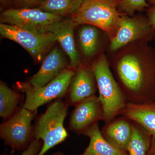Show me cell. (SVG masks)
I'll use <instances>...</instances> for the list:
<instances>
[{"mask_svg":"<svg viewBox=\"0 0 155 155\" xmlns=\"http://www.w3.org/2000/svg\"><path fill=\"white\" fill-rule=\"evenodd\" d=\"M150 6L155 5V0H147Z\"/></svg>","mask_w":155,"mask_h":155,"instance_id":"26","label":"cell"},{"mask_svg":"<svg viewBox=\"0 0 155 155\" xmlns=\"http://www.w3.org/2000/svg\"><path fill=\"white\" fill-rule=\"evenodd\" d=\"M152 140L147 131L132 121V135L127 149L128 155H147Z\"/></svg>","mask_w":155,"mask_h":155,"instance_id":"17","label":"cell"},{"mask_svg":"<svg viewBox=\"0 0 155 155\" xmlns=\"http://www.w3.org/2000/svg\"><path fill=\"white\" fill-rule=\"evenodd\" d=\"M121 115L140 125L155 139V102H128Z\"/></svg>","mask_w":155,"mask_h":155,"instance_id":"15","label":"cell"},{"mask_svg":"<svg viewBox=\"0 0 155 155\" xmlns=\"http://www.w3.org/2000/svg\"><path fill=\"white\" fill-rule=\"evenodd\" d=\"M43 142L41 140L34 138L21 155H37L40 151Z\"/></svg>","mask_w":155,"mask_h":155,"instance_id":"22","label":"cell"},{"mask_svg":"<svg viewBox=\"0 0 155 155\" xmlns=\"http://www.w3.org/2000/svg\"><path fill=\"white\" fill-rule=\"evenodd\" d=\"M138 41L113 53L110 66L128 101H155V50Z\"/></svg>","mask_w":155,"mask_h":155,"instance_id":"1","label":"cell"},{"mask_svg":"<svg viewBox=\"0 0 155 155\" xmlns=\"http://www.w3.org/2000/svg\"><path fill=\"white\" fill-rule=\"evenodd\" d=\"M82 134L89 138V144L81 154L74 155H129L127 151L111 144L104 137L98 122L89 127Z\"/></svg>","mask_w":155,"mask_h":155,"instance_id":"16","label":"cell"},{"mask_svg":"<svg viewBox=\"0 0 155 155\" xmlns=\"http://www.w3.org/2000/svg\"><path fill=\"white\" fill-rule=\"evenodd\" d=\"M33 111L22 108L8 121L1 124L0 136L5 143L18 150L27 148L31 139Z\"/></svg>","mask_w":155,"mask_h":155,"instance_id":"8","label":"cell"},{"mask_svg":"<svg viewBox=\"0 0 155 155\" xmlns=\"http://www.w3.org/2000/svg\"><path fill=\"white\" fill-rule=\"evenodd\" d=\"M45 0H17L19 4L28 8V7L34 6H40Z\"/></svg>","mask_w":155,"mask_h":155,"instance_id":"24","label":"cell"},{"mask_svg":"<svg viewBox=\"0 0 155 155\" xmlns=\"http://www.w3.org/2000/svg\"><path fill=\"white\" fill-rule=\"evenodd\" d=\"M155 38V30L147 16L139 14L129 17L123 14L116 36L110 41V51H116L126 45L138 41L149 42Z\"/></svg>","mask_w":155,"mask_h":155,"instance_id":"7","label":"cell"},{"mask_svg":"<svg viewBox=\"0 0 155 155\" xmlns=\"http://www.w3.org/2000/svg\"><path fill=\"white\" fill-rule=\"evenodd\" d=\"M101 132L111 144L127 151L132 135V121L126 116L121 115L105 123Z\"/></svg>","mask_w":155,"mask_h":155,"instance_id":"14","label":"cell"},{"mask_svg":"<svg viewBox=\"0 0 155 155\" xmlns=\"http://www.w3.org/2000/svg\"><path fill=\"white\" fill-rule=\"evenodd\" d=\"M147 17L150 24L155 30V5L150 6L146 9Z\"/></svg>","mask_w":155,"mask_h":155,"instance_id":"23","label":"cell"},{"mask_svg":"<svg viewBox=\"0 0 155 155\" xmlns=\"http://www.w3.org/2000/svg\"><path fill=\"white\" fill-rule=\"evenodd\" d=\"M0 1H1V3H2L3 4L7 5L10 2L11 0H0Z\"/></svg>","mask_w":155,"mask_h":155,"instance_id":"27","label":"cell"},{"mask_svg":"<svg viewBox=\"0 0 155 155\" xmlns=\"http://www.w3.org/2000/svg\"><path fill=\"white\" fill-rule=\"evenodd\" d=\"M78 25L71 18L63 19L50 25L46 32L54 35L70 60V67L75 70L81 63L80 55L75 47L74 30Z\"/></svg>","mask_w":155,"mask_h":155,"instance_id":"12","label":"cell"},{"mask_svg":"<svg viewBox=\"0 0 155 155\" xmlns=\"http://www.w3.org/2000/svg\"><path fill=\"white\" fill-rule=\"evenodd\" d=\"M147 155H155V139L153 138L151 145Z\"/></svg>","mask_w":155,"mask_h":155,"instance_id":"25","label":"cell"},{"mask_svg":"<svg viewBox=\"0 0 155 155\" xmlns=\"http://www.w3.org/2000/svg\"><path fill=\"white\" fill-rule=\"evenodd\" d=\"M0 34L4 38L16 42L33 58L40 59L47 50L57 40L50 32L38 33L8 24H0Z\"/></svg>","mask_w":155,"mask_h":155,"instance_id":"9","label":"cell"},{"mask_svg":"<svg viewBox=\"0 0 155 155\" xmlns=\"http://www.w3.org/2000/svg\"><path fill=\"white\" fill-rule=\"evenodd\" d=\"M121 0H83L71 16L78 25H90L105 32L110 41L116 36L123 14L118 11Z\"/></svg>","mask_w":155,"mask_h":155,"instance_id":"3","label":"cell"},{"mask_svg":"<svg viewBox=\"0 0 155 155\" xmlns=\"http://www.w3.org/2000/svg\"><path fill=\"white\" fill-rule=\"evenodd\" d=\"M79 42L84 55L90 58L98 52L100 35L98 28L90 25H84L79 30Z\"/></svg>","mask_w":155,"mask_h":155,"instance_id":"18","label":"cell"},{"mask_svg":"<svg viewBox=\"0 0 155 155\" xmlns=\"http://www.w3.org/2000/svg\"><path fill=\"white\" fill-rule=\"evenodd\" d=\"M68 105L58 100L48 108L37 121L34 129V139L41 140L43 145L37 155H45L48 151L64 141L68 136L64 127Z\"/></svg>","mask_w":155,"mask_h":155,"instance_id":"4","label":"cell"},{"mask_svg":"<svg viewBox=\"0 0 155 155\" xmlns=\"http://www.w3.org/2000/svg\"><path fill=\"white\" fill-rule=\"evenodd\" d=\"M63 19V17L45 12L38 8H11L2 11L0 15L1 23L38 33H46L50 25Z\"/></svg>","mask_w":155,"mask_h":155,"instance_id":"6","label":"cell"},{"mask_svg":"<svg viewBox=\"0 0 155 155\" xmlns=\"http://www.w3.org/2000/svg\"><path fill=\"white\" fill-rule=\"evenodd\" d=\"M20 95L2 81L0 84V116L8 118L14 113L20 99Z\"/></svg>","mask_w":155,"mask_h":155,"instance_id":"20","label":"cell"},{"mask_svg":"<svg viewBox=\"0 0 155 155\" xmlns=\"http://www.w3.org/2000/svg\"><path fill=\"white\" fill-rule=\"evenodd\" d=\"M97 87L91 64L81 63L75 69L68 89L69 101L77 104L81 101L95 95Z\"/></svg>","mask_w":155,"mask_h":155,"instance_id":"11","label":"cell"},{"mask_svg":"<svg viewBox=\"0 0 155 155\" xmlns=\"http://www.w3.org/2000/svg\"><path fill=\"white\" fill-rule=\"evenodd\" d=\"M104 119V112L99 97L94 95L75 105L70 116L69 127L76 133L82 134L92 125Z\"/></svg>","mask_w":155,"mask_h":155,"instance_id":"10","label":"cell"},{"mask_svg":"<svg viewBox=\"0 0 155 155\" xmlns=\"http://www.w3.org/2000/svg\"><path fill=\"white\" fill-rule=\"evenodd\" d=\"M91 65L104 112V122L107 123L121 116L129 101L112 72L109 59L104 53L100 54Z\"/></svg>","mask_w":155,"mask_h":155,"instance_id":"2","label":"cell"},{"mask_svg":"<svg viewBox=\"0 0 155 155\" xmlns=\"http://www.w3.org/2000/svg\"></svg>","mask_w":155,"mask_h":155,"instance_id":"29","label":"cell"},{"mask_svg":"<svg viewBox=\"0 0 155 155\" xmlns=\"http://www.w3.org/2000/svg\"><path fill=\"white\" fill-rule=\"evenodd\" d=\"M52 155H66L64 154V153L60 151H57L56 152L53 153Z\"/></svg>","mask_w":155,"mask_h":155,"instance_id":"28","label":"cell"},{"mask_svg":"<svg viewBox=\"0 0 155 155\" xmlns=\"http://www.w3.org/2000/svg\"><path fill=\"white\" fill-rule=\"evenodd\" d=\"M83 0H45L38 8L61 17L71 15L80 8Z\"/></svg>","mask_w":155,"mask_h":155,"instance_id":"19","label":"cell"},{"mask_svg":"<svg viewBox=\"0 0 155 155\" xmlns=\"http://www.w3.org/2000/svg\"><path fill=\"white\" fill-rule=\"evenodd\" d=\"M67 61L61 50L53 49L43 62L40 69L31 78L29 83L33 87L39 88L50 81L66 69Z\"/></svg>","mask_w":155,"mask_h":155,"instance_id":"13","label":"cell"},{"mask_svg":"<svg viewBox=\"0 0 155 155\" xmlns=\"http://www.w3.org/2000/svg\"><path fill=\"white\" fill-rule=\"evenodd\" d=\"M150 6L147 0H121L118 11L129 17H133L136 11L142 12Z\"/></svg>","mask_w":155,"mask_h":155,"instance_id":"21","label":"cell"},{"mask_svg":"<svg viewBox=\"0 0 155 155\" xmlns=\"http://www.w3.org/2000/svg\"><path fill=\"white\" fill-rule=\"evenodd\" d=\"M75 73L74 69H65L45 86L39 88H34L28 82L19 83V89L26 95L23 108L34 111L53 100L64 97Z\"/></svg>","mask_w":155,"mask_h":155,"instance_id":"5","label":"cell"}]
</instances>
